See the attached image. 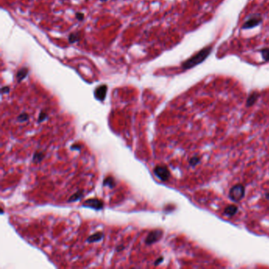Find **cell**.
<instances>
[{
  "instance_id": "obj_1",
  "label": "cell",
  "mask_w": 269,
  "mask_h": 269,
  "mask_svg": "<svg viewBox=\"0 0 269 269\" xmlns=\"http://www.w3.org/2000/svg\"><path fill=\"white\" fill-rule=\"evenodd\" d=\"M212 46H208V47L201 49L196 54H194V56H192L191 58L187 59L186 61L182 62V69L183 70H189V69L201 64L209 56V54L212 53Z\"/></svg>"
},
{
  "instance_id": "obj_2",
  "label": "cell",
  "mask_w": 269,
  "mask_h": 269,
  "mask_svg": "<svg viewBox=\"0 0 269 269\" xmlns=\"http://www.w3.org/2000/svg\"><path fill=\"white\" fill-rule=\"evenodd\" d=\"M262 22V18L260 16H253L251 17L250 18L248 19L247 21L243 24L242 28L244 29H249V28H253L256 26L259 25L260 23Z\"/></svg>"
},
{
  "instance_id": "obj_3",
  "label": "cell",
  "mask_w": 269,
  "mask_h": 269,
  "mask_svg": "<svg viewBox=\"0 0 269 269\" xmlns=\"http://www.w3.org/2000/svg\"><path fill=\"white\" fill-rule=\"evenodd\" d=\"M154 172L160 179L163 180V181H166L169 178V171L164 167H161V166L156 167Z\"/></svg>"
},
{
  "instance_id": "obj_4",
  "label": "cell",
  "mask_w": 269,
  "mask_h": 269,
  "mask_svg": "<svg viewBox=\"0 0 269 269\" xmlns=\"http://www.w3.org/2000/svg\"><path fill=\"white\" fill-rule=\"evenodd\" d=\"M107 91V87L106 85H99V87H97L96 88V90H95V97L97 99L103 101L105 99V97H106Z\"/></svg>"
},
{
  "instance_id": "obj_5",
  "label": "cell",
  "mask_w": 269,
  "mask_h": 269,
  "mask_svg": "<svg viewBox=\"0 0 269 269\" xmlns=\"http://www.w3.org/2000/svg\"><path fill=\"white\" fill-rule=\"evenodd\" d=\"M28 74V69L26 67H22L17 72L16 79L17 82H21Z\"/></svg>"
},
{
  "instance_id": "obj_6",
  "label": "cell",
  "mask_w": 269,
  "mask_h": 269,
  "mask_svg": "<svg viewBox=\"0 0 269 269\" xmlns=\"http://www.w3.org/2000/svg\"><path fill=\"white\" fill-rule=\"evenodd\" d=\"M85 204H87L88 206H89V207L96 208V209H100L103 207V202L99 201V200H96H96H94V199L88 200V201H85Z\"/></svg>"
},
{
  "instance_id": "obj_7",
  "label": "cell",
  "mask_w": 269,
  "mask_h": 269,
  "mask_svg": "<svg viewBox=\"0 0 269 269\" xmlns=\"http://www.w3.org/2000/svg\"><path fill=\"white\" fill-rule=\"evenodd\" d=\"M159 236H160V232L159 231H153L151 232L149 234V236L147 237L146 239V243L147 244H151L154 241H156L158 239Z\"/></svg>"
},
{
  "instance_id": "obj_8",
  "label": "cell",
  "mask_w": 269,
  "mask_h": 269,
  "mask_svg": "<svg viewBox=\"0 0 269 269\" xmlns=\"http://www.w3.org/2000/svg\"><path fill=\"white\" fill-rule=\"evenodd\" d=\"M80 38H81V36H80V34L79 33H71L69 35L68 40L70 44H74L76 42H78L80 40Z\"/></svg>"
},
{
  "instance_id": "obj_9",
  "label": "cell",
  "mask_w": 269,
  "mask_h": 269,
  "mask_svg": "<svg viewBox=\"0 0 269 269\" xmlns=\"http://www.w3.org/2000/svg\"><path fill=\"white\" fill-rule=\"evenodd\" d=\"M102 238V234L100 232L99 233H96V234H94L92 236H90L88 238V241L89 242H94V241H99Z\"/></svg>"
},
{
  "instance_id": "obj_10",
  "label": "cell",
  "mask_w": 269,
  "mask_h": 269,
  "mask_svg": "<svg viewBox=\"0 0 269 269\" xmlns=\"http://www.w3.org/2000/svg\"><path fill=\"white\" fill-rule=\"evenodd\" d=\"M260 52L262 54L263 59L265 61H269V48H263L260 51Z\"/></svg>"
},
{
  "instance_id": "obj_11",
  "label": "cell",
  "mask_w": 269,
  "mask_h": 269,
  "mask_svg": "<svg viewBox=\"0 0 269 269\" xmlns=\"http://www.w3.org/2000/svg\"><path fill=\"white\" fill-rule=\"evenodd\" d=\"M75 16H76V18L78 19L79 21H83L84 18H85V14H83V13H81V12H77L75 14Z\"/></svg>"
},
{
  "instance_id": "obj_12",
  "label": "cell",
  "mask_w": 269,
  "mask_h": 269,
  "mask_svg": "<svg viewBox=\"0 0 269 269\" xmlns=\"http://www.w3.org/2000/svg\"><path fill=\"white\" fill-rule=\"evenodd\" d=\"M28 115H27L26 113H23V114H21V115L19 116V117H18V120L19 121H24V122H25V121L28 120Z\"/></svg>"
},
{
  "instance_id": "obj_13",
  "label": "cell",
  "mask_w": 269,
  "mask_h": 269,
  "mask_svg": "<svg viewBox=\"0 0 269 269\" xmlns=\"http://www.w3.org/2000/svg\"><path fill=\"white\" fill-rule=\"evenodd\" d=\"M9 86H5V87L2 88V94H4V93H7V92H9Z\"/></svg>"
},
{
  "instance_id": "obj_14",
  "label": "cell",
  "mask_w": 269,
  "mask_h": 269,
  "mask_svg": "<svg viewBox=\"0 0 269 269\" xmlns=\"http://www.w3.org/2000/svg\"><path fill=\"white\" fill-rule=\"evenodd\" d=\"M101 2H105V1H107V0H100Z\"/></svg>"
}]
</instances>
